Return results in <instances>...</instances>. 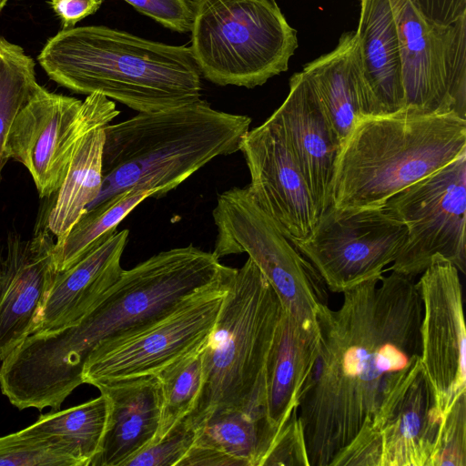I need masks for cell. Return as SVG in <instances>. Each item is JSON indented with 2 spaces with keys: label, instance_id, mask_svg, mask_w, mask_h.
I'll list each match as a JSON object with an SVG mask.
<instances>
[{
  "label": "cell",
  "instance_id": "obj_1",
  "mask_svg": "<svg viewBox=\"0 0 466 466\" xmlns=\"http://www.w3.org/2000/svg\"><path fill=\"white\" fill-rule=\"evenodd\" d=\"M422 305L413 279L392 271L317 310L316 359L299 393L309 466H330L359 434L378 431L393 395L420 361Z\"/></svg>",
  "mask_w": 466,
  "mask_h": 466
},
{
  "label": "cell",
  "instance_id": "obj_2",
  "mask_svg": "<svg viewBox=\"0 0 466 466\" xmlns=\"http://www.w3.org/2000/svg\"><path fill=\"white\" fill-rule=\"evenodd\" d=\"M236 268L193 245L161 251L128 270L76 322L29 335L22 345L35 380L56 396L83 384L82 371L99 346L127 337L161 319L198 291Z\"/></svg>",
  "mask_w": 466,
  "mask_h": 466
},
{
  "label": "cell",
  "instance_id": "obj_3",
  "mask_svg": "<svg viewBox=\"0 0 466 466\" xmlns=\"http://www.w3.org/2000/svg\"><path fill=\"white\" fill-rule=\"evenodd\" d=\"M37 60L59 86L86 96L102 94L138 113L201 98V74L190 46L105 25L62 28L46 41Z\"/></svg>",
  "mask_w": 466,
  "mask_h": 466
},
{
  "label": "cell",
  "instance_id": "obj_4",
  "mask_svg": "<svg viewBox=\"0 0 466 466\" xmlns=\"http://www.w3.org/2000/svg\"><path fill=\"white\" fill-rule=\"evenodd\" d=\"M251 118L198 101L138 113L105 128L102 186L95 207L127 190L160 198L218 157L239 151Z\"/></svg>",
  "mask_w": 466,
  "mask_h": 466
},
{
  "label": "cell",
  "instance_id": "obj_5",
  "mask_svg": "<svg viewBox=\"0 0 466 466\" xmlns=\"http://www.w3.org/2000/svg\"><path fill=\"white\" fill-rule=\"evenodd\" d=\"M466 151V118L408 108L360 117L342 144L330 185L338 209L381 208Z\"/></svg>",
  "mask_w": 466,
  "mask_h": 466
},
{
  "label": "cell",
  "instance_id": "obj_6",
  "mask_svg": "<svg viewBox=\"0 0 466 466\" xmlns=\"http://www.w3.org/2000/svg\"><path fill=\"white\" fill-rule=\"evenodd\" d=\"M282 311L278 294L248 258L236 268L203 349V383L187 415L197 431L224 411L266 418V366Z\"/></svg>",
  "mask_w": 466,
  "mask_h": 466
},
{
  "label": "cell",
  "instance_id": "obj_7",
  "mask_svg": "<svg viewBox=\"0 0 466 466\" xmlns=\"http://www.w3.org/2000/svg\"><path fill=\"white\" fill-rule=\"evenodd\" d=\"M191 52L207 80L254 88L285 72L297 31L270 0H198Z\"/></svg>",
  "mask_w": 466,
  "mask_h": 466
},
{
  "label": "cell",
  "instance_id": "obj_8",
  "mask_svg": "<svg viewBox=\"0 0 466 466\" xmlns=\"http://www.w3.org/2000/svg\"><path fill=\"white\" fill-rule=\"evenodd\" d=\"M212 217L218 229L216 257L247 253L283 309L304 329L317 330V310L325 302L323 280L248 188L235 187L220 193Z\"/></svg>",
  "mask_w": 466,
  "mask_h": 466
},
{
  "label": "cell",
  "instance_id": "obj_9",
  "mask_svg": "<svg viewBox=\"0 0 466 466\" xmlns=\"http://www.w3.org/2000/svg\"><path fill=\"white\" fill-rule=\"evenodd\" d=\"M383 207L407 229L391 271L413 279L440 254L465 274L466 151Z\"/></svg>",
  "mask_w": 466,
  "mask_h": 466
},
{
  "label": "cell",
  "instance_id": "obj_10",
  "mask_svg": "<svg viewBox=\"0 0 466 466\" xmlns=\"http://www.w3.org/2000/svg\"><path fill=\"white\" fill-rule=\"evenodd\" d=\"M401 56L405 108L466 118V16L444 25L410 0H389Z\"/></svg>",
  "mask_w": 466,
  "mask_h": 466
},
{
  "label": "cell",
  "instance_id": "obj_11",
  "mask_svg": "<svg viewBox=\"0 0 466 466\" xmlns=\"http://www.w3.org/2000/svg\"><path fill=\"white\" fill-rule=\"evenodd\" d=\"M235 271L193 294L148 326L97 347L84 365L83 383L95 386L113 380L157 375L204 346Z\"/></svg>",
  "mask_w": 466,
  "mask_h": 466
},
{
  "label": "cell",
  "instance_id": "obj_12",
  "mask_svg": "<svg viewBox=\"0 0 466 466\" xmlns=\"http://www.w3.org/2000/svg\"><path fill=\"white\" fill-rule=\"evenodd\" d=\"M118 115L115 102L102 94H90L82 101L50 92L37 83L15 118L7 156L26 167L39 197L49 198L60 187L85 131Z\"/></svg>",
  "mask_w": 466,
  "mask_h": 466
},
{
  "label": "cell",
  "instance_id": "obj_13",
  "mask_svg": "<svg viewBox=\"0 0 466 466\" xmlns=\"http://www.w3.org/2000/svg\"><path fill=\"white\" fill-rule=\"evenodd\" d=\"M407 237L406 227L384 207L338 209L319 217L310 237L294 241L332 292L343 293L382 276L396 259Z\"/></svg>",
  "mask_w": 466,
  "mask_h": 466
},
{
  "label": "cell",
  "instance_id": "obj_14",
  "mask_svg": "<svg viewBox=\"0 0 466 466\" xmlns=\"http://www.w3.org/2000/svg\"><path fill=\"white\" fill-rule=\"evenodd\" d=\"M422 305L420 364L444 415L466 391V333L458 268L436 254L417 283Z\"/></svg>",
  "mask_w": 466,
  "mask_h": 466
},
{
  "label": "cell",
  "instance_id": "obj_15",
  "mask_svg": "<svg viewBox=\"0 0 466 466\" xmlns=\"http://www.w3.org/2000/svg\"><path fill=\"white\" fill-rule=\"evenodd\" d=\"M239 151L248 168L247 188L254 200L292 242L308 239L319 216L279 123L270 116L249 129Z\"/></svg>",
  "mask_w": 466,
  "mask_h": 466
},
{
  "label": "cell",
  "instance_id": "obj_16",
  "mask_svg": "<svg viewBox=\"0 0 466 466\" xmlns=\"http://www.w3.org/2000/svg\"><path fill=\"white\" fill-rule=\"evenodd\" d=\"M55 242L45 223L33 237L12 233L0 244V361L30 334L57 273Z\"/></svg>",
  "mask_w": 466,
  "mask_h": 466
},
{
  "label": "cell",
  "instance_id": "obj_17",
  "mask_svg": "<svg viewBox=\"0 0 466 466\" xmlns=\"http://www.w3.org/2000/svg\"><path fill=\"white\" fill-rule=\"evenodd\" d=\"M310 191L319 218L331 204L330 185L339 146L302 71L289 79V91L271 115Z\"/></svg>",
  "mask_w": 466,
  "mask_h": 466
},
{
  "label": "cell",
  "instance_id": "obj_18",
  "mask_svg": "<svg viewBox=\"0 0 466 466\" xmlns=\"http://www.w3.org/2000/svg\"><path fill=\"white\" fill-rule=\"evenodd\" d=\"M128 235V229L115 231L71 267L57 271L31 334L47 333L73 324L97 304L124 270L121 257Z\"/></svg>",
  "mask_w": 466,
  "mask_h": 466
},
{
  "label": "cell",
  "instance_id": "obj_19",
  "mask_svg": "<svg viewBox=\"0 0 466 466\" xmlns=\"http://www.w3.org/2000/svg\"><path fill=\"white\" fill-rule=\"evenodd\" d=\"M302 72L339 149L360 117L385 115L365 76L356 31L343 33L332 51L306 64Z\"/></svg>",
  "mask_w": 466,
  "mask_h": 466
},
{
  "label": "cell",
  "instance_id": "obj_20",
  "mask_svg": "<svg viewBox=\"0 0 466 466\" xmlns=\"http://www.w3.org/2000/svg\"><path fill=\"white\" fill-rule=\"evenodd\" d=\"M441 414L420 364L391 398L379 429L380 466H430Z\"/></svg>",
  "mask_w": 466,
  "mask_h": 466
},
{
  "label": "cell",
  "instance_id": "obj_21",
  "mask_svg": "<svg viewBox=\"0 0 466 466\" xmlns=\"http://www.w3.org/2000/svg\"><path fill=\"white\" fill-rule=\"evenodd\" d=\"M95 387L106 397L108 410L99 451L89 466H123L157 435L162 409L159 380L145 375Z\"/></svg>",
  "mask_w": 466,
  "mask_h": 466
},
{
  "label": "cell",
  "instance_id": "obj_22",
  "mask_svg": "<svg viewBox=\"0 0 466 466\" xmlns=\"http://www.w3.org/2000/svg\"><path fill=\"white\" fill-rule=\"evenodd\" d=\"M318 345V329H304L283 309L265 374L266 418L277 437L298 408Z\"/></svg>",
  "mask_w": 466,
  "mask_h": 466
},
{
  "label": "cell",
  "instance_id": "obj_23",
  "mask_svg": "<svg viewBox=\"0 0 466 466\" xmlns=\"http://www.w3.org/2000/svg\"><path fill=\"white\" fill-rule=\"evenodd\" d=\"M356 33L365 76L383 113L404 109L400 48L389 0H360Z\"/></svg>",
  "mask_w": 466,
  "mask_h": 466
},
{
  "label": "cell",
  "instance_id": "obj_24",
  "mask_svg": "<svg viewBox=\"0 0 466 466\" xmlns=\"http://www.w3.org/2000/svg\"><path fill=\"white\" fill-rule=\"evenodd\" d=\"M115 118L105 117L91 126L74 149L65 178L46 220L47 228L56 238L69 231L99 195L105 128Z\"/></svg>",
  "mask_w": 466,
  "mask_h": 466
},
{
  "label": "cell",
  "instance_id": "obj_25",
  "mask_svg": "<svg viewBox=\"0 0 466 466\" xmlns=\"http://www.w3.org/2000/svg\"><path fill=\"white\" fill-rule=\"evenodd\" d=\"M107 410V400L100 394L77 406L41 415L35 422L19 432L60 443L82 466H89L101 446Z\"/></svg>",
  "mask_w": 466,
  "mask_h": 466
},
{
  "label": "cell",
  "instance_id": "obj_26",
  "mask_svg": "<svg viewBox=\"0 0 466 466\" xmlns=\"http://www.w3.org/2000/svg\"><path fill=\"white\" fill-rule=\"evenodd\" d=\"M276 439L265 417L229 410L211 416L197 431L194 444L215 449L238 466H262Z\"/></svg>",
  "mask_w": 466,
  "mask_h": 466
},
{
  "label": "cell",
  "instance_id": "obj_27",
  "mask_svg": "<svg viewBox=\"0 0 466 466\" xmlns=\"http://www.w3.org/2000/svg\"><path fill=\"white\" fill-rule=\"evenodd\" d=\"M153 190H127L85 211L54 246V260L57 271H63L94 246L116 231L119 223L141 202L155 198Z\"/></svg>",
  "mask_w": 466,
  "mask_h": 466
},
{
  "label": "cell",
  "instance_id": "obj_28",
  "mask_svg": "<svg viewBox=\"0 0 466 466\" xmlns=\"http://www.w3.org/2000/svg\"><path fill=\"white\" fill-rule=\"evenodd\" d=\"M36 85L33 58L20 46L0 36V180L9 160L6 144L11 127Z\"/></svg>",
  "mask_w": 466,
  "mask_h": 466
},
{
  "label": "cell",
  "instance_id": "obj_29",
  "mask_svg": "<svg viewBox=\"0 0 466 466\" xmlns=\"http://www.w3.org/2000/svg\"><path fill=\"white\" fill-rule=\"evenodd\" d=\"M204 346L157 374L161 387L162 409L159 427L152 443L163 438L195 408L203 383Z\"/></svg>",
  "mask_w": 466,
  "mask_h": 466
},
{
  "label": "cell",
  "instance_id": "obj_30",
  "mask_svg": "<svg viewBox=\"0 0 466 466\" xmlns=\"http://www.w3.org/2000/svg\"><path fill=\"white\" fill-rule=\"evenodd\" d=\"M0 466H82L60 443L21 434L0 437Z\"/></svg>",
  "mask_w": 466,
  "mask_h": 466
},
{
  "label": "cell",
  "instance_id": "obj_31",
  "mask_svg": "<svg viewBox=\"0 0 466 466\" xmlns=\"http://www.w3.org/2000/svg\"><path fill=\"white\" fill-rule=\"evenodd\" d=\"M430 466H466V391L441 416Z\"/></svg>",
  "mask_w": 466,
  "mask_h": 466
},
{
  "label": "cell",
  "instance_id": "obj_32",
  "mask_svg": "<svg viewBox=\"0 0 466 466\" xmlns=\"http://www.w3.org/2000/svg\"><path fill=\"white\" fill-rule=\"evenodd\" d=\"M197 431L186 416L163 438L128 459L123 466H177L193 446Z\"/></svg>",
  "mask_w": 466,
  "mask_h": 466
},
{
  "label": "cell",
  "instance_id": "obj_33",
  "mask_svg": "<svg viewBox=\"0 0 466 466\" xmlns=\"http://www.w3.org/2000/svg\"><path fill=\"white\" fill-rule=\"evenodd\" d=\"M139 13L179 33L190 32L198 0H124Z\"/></svg>",
  "mask_w": 466,
  "mask_h": 466
},
{
  "label": "cell",
  "instance_id": "obj_34",
  "mask_svg": "<svg viewBox=\"0 0 466 466\" xmlns=\"http://www.w3.org/2000/svg\"><path fill=\"white\" fill-rule=\"evenodd\" d=\"M309 466L302 425L295 408L262 466Z\"/></svg>",
  "mask_w": 466,
  "mask_h": 466
},
{
  "label": "cell",
  "instance_id": "obj_35",
  "mask_svg": "<svg viewBox=\"0 0 466 466\" xmlns=\"http://www.w3.org/2000/svg\"><path fill=\"white\" fill-rule=\"evenodd\" d=\"M427 18L440 24H451L466 16V0H410Z\"/></svg>",
  "mask_w": 466,
  "mask_h": 466
},
{
  "label": "cell",
  "instance_id": "obj_36",
  "mask_svg": "<svg viewBox=\"0 0 466 466\" xmlns=\"http://www.w3.org/2000/svg\"><path fill=\"white\" fill-rule=\"evenodd\" d=\"M102 3L103 0H49L63 29L75 27L77 22L95 14Z\"/></svg>",
  "mask_w": 466,
  "mask_h": 466
},
{
  "label": "cell",
  "instance_id": "obj_37",
  "mask_svg": "<svg viewBox=\"0 0 466 466\" xmlns=\"http://www.w3.org/2000/svg\"><path fill=\"white\" fill-rule=\"evenodd\" d=\"M10 0H0V12L5 8Z\"/></svg>",
  "mask_w": 466,
  "mask_h": 466
},
{
  "label": "cell",
  "instance_id": "obj_38",
  "mask_svg": "<svg viewBox=\"0 0 466 466\" xmlns=\"http://www.w3.org/2000/svg\"><path fill=\"white\" fill-rule=\"evenodd\" d=\"M270 1H271L272 3H274V4H277V3H276V0H270Z\"/></svg>",
  "mask_w": 466,
  "mask_h": 466
}]
</instances>
